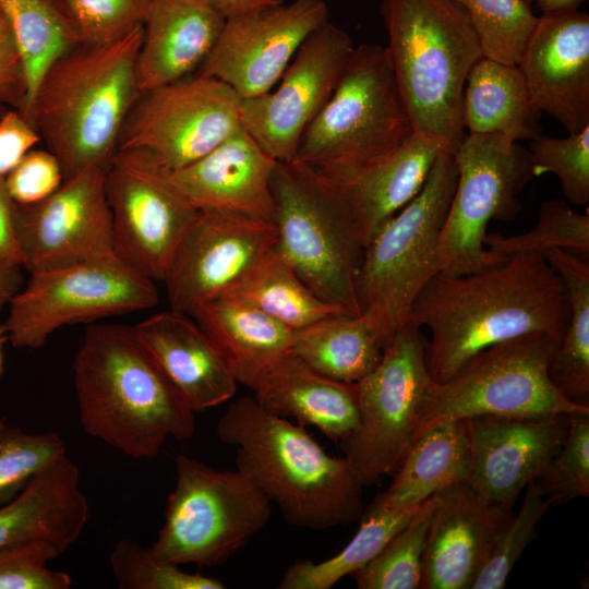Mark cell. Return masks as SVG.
<instances>
[{
  "mask_svg": "<svg viewBox=\"0 0 589 589\" xmlns=\"http://www.w3.org/2000/svg\"><path fill=\"white\" fill-rule=\"evenodd\" d=\"M533 1L536 2L537 7L542 12V14H546V13H556V12L577 10L585 0H533Z\"/></svg>",
  "mask_w": 589,
  "mask_h": 589,
  "instance_id": "db71d44e",
  "label": "cell"
},
{
  "mask_svg": "<svg viewBox=\"0 0 589 589\" xmlns=\"http://www.w3.org/2000/svg\"><path fill=\"white\" fill-rule=\"evenodd\" d=\"M37 130L23 115L7 108L0 117V177H5L40 142Z\"/></svg>",
  "mask_w": 589,
  "mask_h": 589,
  "instance_id": "681fc988",
  "label": "cell"
},
{
  "mask_svg": "<svg viewBox=\"0 0 589 589\" xmlns=\"http://www.w3.org/2000/svg\"><path fill=\"white\" fill-rule=\"evenodd\" d=\"M478 38L482 56L518 65L534 28L536 16L526 0H454Z\"/></svg>",
  "mask_w": 589,
  "mask_h": 589,
  "instance_id": "f35d334b",
  "label": "cell"
},
{
  "mask_svg": "<svg viewBox=\"0 0 589 589\" xmlns=\"http://www.w3.org/2000/svg\"><path fill=\"white\" fill-rule=\"evenodd\" d=\"M12 201L20 205L38 203L51 195L63 182L57 157L46 149H31L4 177Z\"/></svg>",
  "mask_w": 589,
  "mask_h": 589,
  "instance_id": "7dc6e473",
  "label": "cell"
},
{
  "mask_svg": "<svg viewBox=\"0 0 589 589\" xmlns=\"http://www.w3.org/2000/svg\"><path fill=\"white\" fill-rule=\"evenodd\" d=\"M413 131L387 48L361 44L302 133L294 160L344 184L388 157Z\"/></svg>",
  "mask_w": 589,
  "mask_h": 589,
  "instance_id": "52a82bcc",
  "label": "cell"
},
{
  "mask_svg": "<svg viewBox=\"0 0 589 589\" xmlns=\"http://www.w3.org/2000/svg\"><path fill=\"white\" fill-rule=\"evenodd\" d=\"M27 98L25 64L12 27L0 9V107L23 113Z\"/></svg>",
  "mask_w": 589,
  "mask_h": 589,
  "instance_id": "c3c4849f",
  "label": "cell"
},
{
  "mask_svg": "<svg viewBox=\"0 0 589 589\" xmlns=\"http://www.w3.org/2000/svg\"><path fill=\"white\" fill-rule=\"evenodd\" d=\"M105 187L115 252L154 281H163L199 209L140 152L118 151L106 171Z\"/></svg>",
  "mask_w": 589,
  "mask_h": 589,
  "instance_id": "9a60e30c",
  "label": "cell"
},
{
  "mask_svg": "<svg viewBox=\"0 0 589 589\" xmlns=\"http://www.w3.org/2000/svg\"><path fill=\"white\" fill-rule=\"evenodd\" d=\"M534 177L553 173L557 177L565 201L584 207L589 202V125L567 137L540 134L528 148Z\"/></svg>",
  "mask_w": 589,
  "mask_h": 589,
  "instance_id": "b9f144b4",
  "label": "cell"
},
{
  "mask_svg": "<svg viewBox=\"0 0 589 589\" xmlns=\"http://www.w3.org/2000/svg\"><path fill=\"white\" fill-rule=\"evenodd\" d=\"M61 552L47 541H34L0 550V589H68L72 580L48 568Z\"/></svg>",
  "mask_w": 589,
  "mask_h": 589,
  "instance_id": "bcb514c9",
  "label": "cell"
},
{
  "mask_svg": "<svg viewBox=\"0 0 589 589\" xmlns=\"http://www.w3.org/2000/svg\"><path fill=\"white\" fill-rule=\"evenodd\" d=\"M458 169L440 239V274L460 276L502 264L484 245L492 219L513 220L519 193L534 177L528 148L500 133H469L453 151Z\"/></svg>",
  "mask_w": 589,
  "mask_h": 589,
  "instance_id": "7c38bea8",
  "label": "cell"
},
{
  "mask_svg": "<svg viewBox=\"0 0 589 589\" xmlns=\"http://www.w3.org/2000/svg\"><path fill=\"white\" fill-rule=\"evenodd\" d=\"M276 245L274 223L217 209H200L163 281L170 310L192 315L229 293Z\"/></svg>",
  "mask_w": 589,
  "mask_h": 589,
  "instance_id": "2e32d148",
  "label": "cell"
},
{
  "mask_svg": "<svg viewBox=\"0 0 589 589\" xmlns=\"http://www.w3.org/2000/svg\"><path fill=\"white\" fill-rule=\"evenodd\" d=\"M77 467L63 454L40 471L10 502L0 506V550L47 541L61 553L73 544L88 520Z\"/></svg>",
  "mask_w": 589,
  "mask_h": 589,
  "instance_id": "484cf974",
  "label": "cell"
},
{
  "mask_svg": "<svg viewBox=\"0 0 589 589\" xmlns=\"http://www.w3.org/2000/svg\"><path fill=\"white\" fill-rule=\"evenodd\" d=\"M191 316L216 342L244 386L291 353L294 332L236 298L212 300Z\"/></svg>",
  "mask_w": 589,
  "mask_h": 589,
  "instance_id": "f1b7e54d",
  "label": "cell"
},
{
  "mask_svg": "<svg viewBox=\"0 0 589 589\" xmlns=\"http://www.w3.org/2000/svg\"><path fill=\"white\" fill-rule=\"evenodd\" d=\"M5 109H7V108H4V107H0V117H1V115L3 113V111H4Z\"/></svg>",
  "mask_w": 589,
  "mask_h": 589,
  "instance_id": "6f0895ef",
  "label": "cell"
},
{
  "mask_svg": "<svg viewBox=\"0 0 589 589\" xmlns=\"http://www.w3.org/2000/svg\"><path fill=\"white\" fill-rule=\"evenodd\" d=\"M445 152H453L445 140L413 131L384 160L341 184L364 247L421 192L435 161Z\"/></svg>",
  "mask_w": 589,
  "mask_h": 589,
  "instance_id": "83f0119b",
  "label": "cell"
},
{
  "mask_svg": "<svg viewBox=\"0 0 589 589\" xmlns=\"http://www.w3.org/2000/svg\"><path fill=\"white\" fill-rule=\"evenodd\" d=\"M541 112L533 106L518 65L480 58L467 77L462 97L465 130L500 133L513 141L542 132Z\"/></svg>",
  "mask_w": 589,
  "mask_h": 589,
  "instance_id": "f546056e",
  "label": "cell"
},
{
  "mask_svg": "<svg viewBox=\"0 0 589 589\" xmlns=\"http://www.w3.org/2000/svg\"><path fill=\"white\" fill-rule=\"evenodd\" d=\"M484 245L502 257L560 249L589 261V208L578 213L565 200H548L541 205L531 230L509 237L486 233Z\"/></svg>",
  "mask_w": 589,
  "mask_h": 589,
  "instance_id": "74e56055",
  "label": "cell"
},
{
  "mask_svg": "<svg viewBox=\"0 0 589 589\" xmlns=\"http://www.w3.org/2000/svg\"><path fill=\"white\" fill-rule=\"evenodd\" d=\"M8 339V332L4 324L0 325V377L4 371V354H3V344Z\"/></svg>",
  "mask_w": 589,
  "mask_h": 589,
  "instance_id": "11a10c76",
  "label": "cell"
},
{
  "mask_svg": "<svg viewBox=\"0 0 589 589\" xmlns=\"http://www.w3.org/2000/svg\"><path fill=\"white\" fill-rule=\"evenodd\" d=\"M225 20L244 15L266 8L277 7L285 0H200Z\"/></svg>",
  "mask_w": 589,
  "mask_h": 589,
  "instance_id": "816d5d0a",
  "label": "cell"
},
{
  "mask_svg": "<svg viewBox=\"0 0 589 589\" xmlns=\"http://www.w3.org/2000/svg\"><path fill=\"white\" fill-rule=\"evenodd\" d=\"M568 315L560 275L544 254L525 252L466 275L436 274L416 297L408 323L430 329L426 366L440 383L492 345L531 333L563 338Z\"/></svg>",
  "mask_w": 589,
  "mask_h": 589,
  "instance_id": "6da1fadb",
  "label": "cell"
},
{
  "mask_svg": "<svg viewBox=\"0 0 589 589\" xmlns=\"http://www.w3.org/2000/svg\"><path fill=\"white\" fill-rule=\"evenodd\" d=\"M176 473L151 548L157 556L178 565L216 566L267 525L273 504L238 469H215L180 454Z\"/></svg>",
  "mask_w": 589,
  "mask_h": 589,
  "instance_id": "30bf717a",
  "label": "cell"
},
{
  "mask_svg": "<svg viewBox=\"0 0 589 589\" xmlns=\"http://www.w3.org/2000/svg\"><path fill=\"white\" fill-rule=\"evenodd\" d=\"M423 554L422 589H470L512 509L480 498L467 482L436 493Z\"/></svg>",
  "mask_w": 589,
  "mask_h": 589,
  "instance_id": "7402d4cb",
  "label": "cell"
},
{
  "mask_svg": "<svg viewBox=\"0 0 589 589\" xmlns=\"http://www.w3.org/2000/svg\"><path fill=\"white\" fill-rule=\"evenodd\" d=\"M387 52L413 130L445 140L466 136L462 97L482 58L473 28L454 0H383Z\"/></svg>",
  "mask_w": 589,
  "mask_h": 589,
  "instance_id": "5b68a950",
  "label": "cell"
},
{
  "mask_svg": "<svg viewBox=\"0 0 589 589\" xmlns=\"http://www.w3.org/2000/svg\"><path fill=\"white\" fill-rule=\"evenodd\" d=\"M105 177L87 168L38 203H14L13 233L29 274L115 252Z\"/></svg>",
  "mask_w": 589,
  "mask_h": 589,
  "instance_id": "ac0fdd59",
  "label": "cell"
},
{
  "mask_svg": "<svg viewBox=\"0 0 589 589\" xmlns=\"http://www.w3.org/2000/svg\"><path fill=\"white\" fill-rule=\"evenodd\" d=\"M565 286L569 315L548 374L570 401L589 407V261L560 249L544 253Z\"/></svg>",
  "mask_w": 589,
  "mask_h": 589,
  "instance_id": "d6a6232c",
  "label": "cell"
},
{
  "mask_svg": "<svg viewBox=\"0 0 589 589\" xmlns=\"http://www.w3.org/2000/svg\"><path fill=\"white\" fill-rule=\"evenodd\" d=\"M79 45L116 41L143 25L152 0H53Z\"/></svg>",
  "mask_w": 589,
  "mask_h": 589,
  "instance_id": "60d3db41",
  "label": "cell"
},
{
  "mask_svg": "<svg viewBox=\"0 0 589 589\" xmlns=\"http://www.w3.org/2000/svg\"><path fill=\"white\" fill-rule=\"evenodd\" d=\"M65 454L55 432L25 433L4 426L0 441V506L14 498L49 462Z\"/></svg>",
  "mask_w": 589,
  "mask_h": 589,
  "instance_id": "f6af8a7d",
  "label": "cell"
},
{
  "mask_svg": "<svg viewBox=\"0 0 589 589\" xmlns=\"http://www.w3.org/2000/svg\"><path fill=\"white\" fill-rule=\"evenodd\" d=\"M143 26L99 46L77 45L41 77L25 119L60 163L63 181L87 168L107 171L140 94L135 75Z\"/></svg>",
  "mask_w": 589,
  "mask_h": 589,
  "instance_id": "277c9868",
  "label": "cell"
},
{
  "mask_svg": "<svg viewBox=\"0 0 589 589\" xmlns=\"http://www.w3.org/2000/svg\"><path fill=\"white\" fill-rule=\"evenodd\" d=\"M109 563L121 589H224L219 579L182 570L136 541L124 538L112 549Z\"/></svg>",
  "mask_w": 589,
  "mask_h": 589,
  "instance_id": "ab89813d",
  "label": "cell"
},
{
  "mask_svg": "<svg viewBox=\"0 0 589 589\" xmlns=\"http://www.w3.org/2000/svg\"><path fill=\"white\" fill-rule=\"evenodd\" d=\"M562 338L531 333L492 345L467 360L449 378L426 385L412 442L431 428L479 416L549 417L589 413L551 382L550 359Z\"/></svg>",
  "mask_w": 589,
  "mask_h": 589,
  "instance_id": "9c48e42d",
  "label": "cell"
},
{
  "mask_svg": "<svg viewBox=\"0 0 589 589\" xmlns=\"http://www.w3.org/2000/svg\"><path fill=\"white\" fill-rule=\"evenodd\" d=\"M133 329L194 412L235 395L238 381L230 363L192 316L169 309L147 316Z\"/></svg>",
  "mask_w": 589,
  "mask_h": 589,
  "instance_id": "cb8c5ba5",
  "label": "cell"
},
{
  "mask_svg": "<svg viewBox=\"0 0 589 589\" xmlns=\"http://www.w3.org/2000/svg\"><path fill=\"white\" fill-rule=\"evenodd\" d=\"M247 387L268 413L312 425L341 444L359 424L357 383L327 377L292 352L256 376Z\"/></svg>",
  "mask_w": 589,
  "mask_h": 589,
  "instance_id": "4316f807",
  "label": "cell"
},
{
  "mask_svg": "<svg viewBox=\"0 0 589 589\" xmlns=\"http://www.w3.org/2000/svg\"><path fill=\"white\" fill-rule=\"evenodd\" d=\"M425 345L422 328L407 323L375 369L357 382L359 424L339 445L363 485L395 472L411 445L418 406L432 380Z\"/></svg>",
  "mask_w": 589,
  "mask_h": 589,
  "instance_id": "5bb4252c",
  "label": "cell"
},
{
  "mask_svg": "<svg viewBox=\"0 0 589 589\" xmlns=\"http://www.w3.org/2000/svg\"><path fill=\"white\" fill-rule=\"evenodd\" d=\"M14 202L10 197L4 178L0 177V255L22 266L13 233Z\"/></svg>",
  "mask_w": 589,
  "mask_h": 589,
  "instance_id": "f907efd6",
  "label": "cell"
},
{
  "mask_svg": "<svg viewBox=\"0 0 589 589\" xmlns=\"http://www.w3.org/2000/svg\"><path fill=\"white\" fill-rule=\"evenodd\" d=\"M470 450L466 420L437 424L417 438L374 501L388 507L418 506L440 491L467 482Z\"/></svg>",
  "mask_w": 589,
  "mask_h": 589,
  "instance_id": "4dcf8cb0",
  "label": "cell"
},
{
  "mask_svg": "<svg viewBox=\"0 0 589 589\" xmlns=\"http://www.w3.org/2000/svg\"><path fill=\"white\" fill-rule=\"evenodd\" d=\"M436 502V494L424 501L383 550L352 574L358 588H421L426 536Z\"/></svg>",
  "mask_w": 589,
  "mask_h": 589,
  "instance_id": "8d00e7d4",
  "label": "cell"
},
{
  "mask_svg": "<svg viewBox=\"0 0 589 589\" xmlns=\"http://www.w3.org/2000/svg\"><path fill=\"white\" fill-rule=\"evenodd\" d=\"M276 160L242 128L196 161L164 179L196 209H217L274 221Z\"/></svg>",
  "mask_w": 589,
  "mask_h": 589,
  "instance_id": "603a6c76",
  "label": "cell"
},
{
  "mask_svg": "<svg viewBox=\"0 0 589 589\" xmlns=\"http://www.w3.org/2000/svg\"><path fill=\"white\" fill-rule=\"evenodd\" d=\"M388 507L373 501L362 513L353 538L335 556L320 563L299 560L290 565L279 589H329L345 576L371 562L387 542L412 518L419 507Z\"/></svg>",
  "mask_w": 589,
  "mask_h": 589,
  "instance_id": "836d02e7",
  "label": "cell"
},
{
  "mask_svg": "<svg viewBox=\"0 0 589 589\" xmlns=\"http://www.w3.org/2000/svg\"><path fill=\"white\" fill-rule=\"evenodd\" d=\"M5 425H7L5 420H0V441H1L3 429Z\"/></svg>",
  "mask_w": 589,
  "mask_h": 589,
  "instance_id": "9f6ffc18",
  "label": "cell"
},
{
  "mask_svg": "<svg viewBox=\"0 0 589 589\" xmlns=\"http://www.w3.org/2000/svg\"><path fill=\"white\" fill-rule=\"evenodd\" d=\"M22 266L0 255V311L23 286Z\"/></svg>",
  "mask_w": 589,
  "mask_h": 589,
  "instance_id": "f5cc1de1",
  "label": "cell"
},
{
  "mask_svg": "<svg viewBox=\"0 0 589 589\" xmlns=\"http://www.w3.org/2000/svg\"><path fill=\"white\" fill-rule=\"evenodd\" d=\"M383 349L362 315L339 314L294 332L291 352L327 377L357 383L380 363Z\"/></svg>",
  "mask_w": 589,
  "mask_h": 589,
  "instance_id": "1f68e13d",
  "label": "cell"
},
{
  "mask_svg": "<svg viewBox=\"0 0 589 589\" xmlns=\"http://www.w3.org/2000/svg\"><path fill=\"white\" fill-rule=\"evenodd\" d=\"M155 281L116 252L29 274L9 302L4 323L15 348H40L63 326L155 306Z\"/></svg>",
  "mask_w": 589,
  "mask_h": 589,
  "instance_id": "8fae6325",
  "label": "cell"
},
{
  "mask_svg": "<svg viewBox=\"0 0 589 589\" xmlns=\"http://www.w3.org/2000/svg\"><path fill=\"white\" fill-rule=\"evenodd\" d=\"M570 416L467 419L470 489L486 503L512 509L562 447Z\"/></svg>",
  "mask_w": 589,
  "mask_h": 589,
  "instance_id": "ffe728a7",
  "label": "cell"
},
{
  "mask_svg": "<svg viewBox=\"0 0 589 589\" xmlns=\"http://www.w3.org/2000/svg\"><path fill=\"white\" fill-rule=\"evenodd\" d=\"M226 296L254 306L293 332L347 314L309 288L276 250Z\"/></svg>",
  "mask_w": 589,
  "mask_h": 589,
  "instance_id": "e575fe53",
  "label": "cell"
},
{
  "mask_svg": "<svg viewBox=\"0 0 589 589\" xmlns=\"http://www.w3.org/2000/svg\"><path fill=\"white\" fill-rule=\"evenodd\" d=\"M225 21L200 0H152L135 63L140 93L197 72Z\"/></svg>",
  "mask_w": 589,
  "mask_h": 589,
  "instance_id": "d4e9b609",
  "label": "cell"
},
{
  "mask_svg": "<svg viewBox=\"0 0 589 589\" xmlns=\"http://www.w3.org/2000/svg\"><path fill=\"white\" fill-rule=\"evenodd\" d=\"M328 21L323 0H294L225 21L197 73L229 85L241 99L274 87L304 40Z\"/></svg>",
  "mask_w": 589,
  "mask_h": 589,
  "instance_id": "d6986e66",
  "label": "cell"
},
{
  "mask_svg": "<svg viewBox=\"0 0 589 589\" xmlns=\"http://www.w3.org/2000/svg\"><path fill=\"white\" fill-rule=\"evenodd\" d=\"M20 52L27 79L25 118L38 84L49 67L77 40L53 0H0Z\"/></svg>",
  "mask_w": 589,
  "mask_h": 589,
  "instance_id": "d590c367",
  "label": "cell"
},
{
  "mask_svg": "<svg viewBox=\"0 0 589 589\" xmlns=\"http://www.w3.org/2000/svg\"><path fill=\"white\" fill-rule=\"evenodd\" d=\"M272 193L276 252L320 298L360 315L364 245L344 187L301 161H277Z\"/></svg>",
  "mask_w": 589,
  "mask_h": 589,
  "instance_id": "8992f818",
  "label": "cell"
},
{
  "mask_svg": "<svg viewBox=\"0 0 589 589\" xmlns=\"http://www.w3.org/2000/svg\"><path fill=\"white\" fill-rule=\"evenodd\" d=\"M457 178L453 152L443 153L421 192L364 247L357 278L360 315L384 347L409 322L416 297L440 273V239Z\"/></svg>",
  "mask_w": 589,
  "mask_h": 589,
  "instance_id": "ba28073f",
  "label": "cell"
},
{
  "mask_svg": "<svg viewBox=\"0 0 589 589\" xmlns=\"http://www.w3.org/2000/svg\"><path fill=\"white\" fill-rule=\"evenodd\" d=\"M518 67L530 100L568 133L589 125V15L577 10L538 16Z\"/></svg>",
  "mask_w": 589,
  "mask_h": 589,
  "instance_id": "44dd1931",
  "label": "cell"
},
{
  "mask_svg": "<svg viewBox=\"0 0 589 589\" xmlns=\"http://www.w3.org/2000/svg\"><path fill=\"white\" fill-rule=\"evenodd\" d=\"M73 383L83 430L131 458H153L168 437L181 442L194 433V411L133 326L89 325L74 359Z\"/></svg>",
  "mask_w": 589,
  "mask_h": 589,
  "instance_id": "7a4b0ae2",
  "label": "cell"
},
{
  "mask_svg": "<svg viewBox=\"0 0 589 589\" xmlns=\"http://www.w3.org/2000/svg\"><path fill=\"white\" fill-rule=\"evenodd\" d=\"M524 502L498 533L490 555L470 589H501L516 562L531 542L536 527L550 504L534 481L525 489Z\"/></svg>",
  "mask_w": 589,
  "mask_h": 589,
  "instance_id": "7bdbcfd3",
  "label": "cell"
},
{
  "mask_svg": "<svg viewBox=\"0 0 589 589\" xmlns=\"http://www.w3.org/2000/svg\"><path fill=\"white\" fill-rule=\"evenodd\" d=\"M526 1L529 2V3H532L533 0H526Z\"/></svg>",
  "mask_w": 589,
  "mask_h": 589,
  "instance_id": "680465c9",
  "label": "cell"
},
{
  "mask_svg": "<svg viewBox=\"0 0 589 589\" xmlns=\"http://www.w3.org/2000/svg\"><path fill=\"white\" fill-rule=\"evenodd\" d=\"M242 129L241 98L201 73L140 93L124 120L118 151L149 156L166 170L202 158Z\"/></svg>",
  "mask_w": 589,
  "mask_h": 589,
  "instance_id": "4fadbf2b",
  "label": "cell"
},
{
  "mask_svg": "<svg viewBox=\"0 0 589 589\" xmlns=\"http://www.w3.org/2000/svg\"><path fill=\"white\" fill-rule=\"evenodd\" d=\"M550 504L589 495V413L573 414L565 441L534 480Z\"/></svg>",
  "mask_w": 589,
  "mask_h": 589,
  "instance_id": "ee69618b",
  "label": "cell"
},
{
  "mask_svg": "<svg viewBox=\"0 0 589 589\" xmlns=\"http://www.w3.org/2000/svg\"><path fill=\"white\" fill-rule=\"evenodd\" d=\"M329 21L301 45L275 91L241 99V124L276 161H292L302 133L332 96L353 48Z\"/></svg>",
  "mask_w": 589,
  "mask_h": 589,
  "instance_id": "e0dca14e",
  "label": "cell"
},
{
  "mask_svg": "<svg viewBox=\"0 0 589 589\" xmlns=\"http://www.w3.org/2000/svg\"><path fill=\"white\" fill-rule=\"evenodd\" d=\"M216 432L236 448V469L289 525L323 530L361 517L364 485L349 460L328 455L302 425L268 413L254 397L232 401Z\"/></svg>",
  "mask_w": 589,
  "mask_h": 589,
  "instance_id": "3957f363",
  "label": "cell"
}]
</instances>
